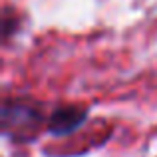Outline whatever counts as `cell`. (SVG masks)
Masks as SVG:
<instances>
[{
  "label": "cell",
  "instance_id": "obj_1",
  "mask_svg": "<svg viewBox=\"0 0 157 157\" xmlns=\"http://www.w3.org/2000/svg\"><path fill=\"white\" fill-rule=\"evenodd\" d=\"M42 115L34 105L22 101L6 100L2 105V129L4 135L12 139H30L34 137V129L40 125Z\"/></svg>",
  "mask_w": 157,
  "mask_h": 157
},
{
  "label": "cell",
  "instance_id": "obj_2",
  "mask_svg": "<svg viewBox=\"0 0 157 157\" xmlns=\"http://www.w3.org/2000/svg\"><path fill=\"white\" fill-rule=\"evenodd\" d=\"M86 119H88V109L84 105L68 104V105H60L50 111V115L46 119V127L52 135L64 137V135L78 131L86 123Z\"/></svg>",
  "mask_w": 157,
  "mask_h": 157
}]
</instances>
